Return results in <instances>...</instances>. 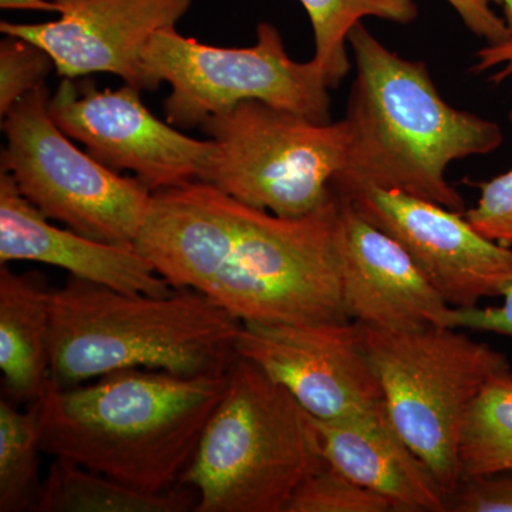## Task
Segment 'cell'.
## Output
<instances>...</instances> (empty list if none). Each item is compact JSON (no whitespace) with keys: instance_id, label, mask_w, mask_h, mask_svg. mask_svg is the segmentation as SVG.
Instances as JSON below:
<instances>
[{"instance_id":"5","label":"cell","mask_w":512,"mask_h":512,"mask_svg":"<svg viewBox=\"0 0 512 512\" xmlns=\"http://www.w3.org/2000/svg\"><path fill=\"white\" fill-rule=\"evenodd\" d=\"M325 464L311 414L238 355L180 485L197 493L195 512H286Z\"/></svg>"},{"instance_id":"22","label":"cell","mask_w":512,"mask_h":512,"mask_svg":"<svg viewBox=\"0 0 512 512\" xmlns=\"http://www.w3.org/2000/svg\"><path fill=\"white\" fill-rule=\"evenodd\" d=\"M382 495L325 464L293 495L286 512H392Z\"/></svg>"},{"instance_id":"19","label":"cell","mask_w":512,"mask_h":512,"mask_svg":"<svg viewBox=\"0 0 512 512\" xmlns=\"http://www.w3.org/2000/svg\"><path fill=\"white\" fill-rule=\"evenodd\" d=\"M311 19L315 55L330 89L340 86L350 70L349 35L365 18L409 25L419 18L414 0H299Z\"/></svg>"},{"instance_id":"13","label":"cell","mask_w":512,"mask_h":512,"mask_svg":"<svg viewBox=\"0 0 512 512\" xmlns=\"http://www.w3.org/2000/svg\"><path fill=\"white\" fill-rule=\"evenodd\" d=\"M60 18L46 23H0L3 35L45 49L59 76L110 73L124 84L154 92L143 50L160 30L175 28L191 0H53Z\"/></svg>"},{"instance_id":"24","label":"cell","mask_w":512,"mask_h":512,"mask_svg":"<svg viewBox=\"0 0 512 512\" xmlns=\"http://www.w3.org/2000/svg\"><path fill=\"white\" fill-rule=\"evenodd\" d=\"M477 204L464 215L480 234L512 249V168L491 180L476 183Z\"/></svg>"},{"instance_id":"16","label":"cell","mask_w":512,"mask_h":512,"mask_svg":"<svg viewBox=\"0 0 512 512\" xmlns=\"http://www.w3.org/2000/svg\"><path fill=\"white\" fill-rule=\"evenodd\" d=\"M313 421L326 463L382 495L394 512H447V494L396 429L386 404L350 419Z\"/></svg>"},{"instance_id":"8","label":"cell","mask_w":512,"mask_h":512,"mask_svg":"<svg viewBox=\"0 0 512 512\" xmlns=\"http://www.w3.org/2000/svg\"><path fill=\"white\" fill-rule=\"evenodd\" d=\"M143 63L154 90L165 82V120L178 130L200 128L210 117L247 100L330 123L329 84L315 60L289 57L284 37L272 23L256 28L249 47L204 45L175 28L160 30L143 50Z\"/></svg>"},{"instance_id":"7","label":"cell","mask_w":512,"mask_h":512,"mask_svg":"<svg viewBox=\"0 0 512 512\" xmlns=\"http://www.w3.org/2000/svg\"><path fill=\"white\" fill-rule=\"evenodd\" d=\"M212 141L200 181L279 215L312 214L335 195L348 151L345 121L316 123L301 114L247 100L200 126Z\"/></svg>"},{"instance_id":"20","label":"cell","mask_w":512,"mask_h":512,"mask_svg":"<svg viewBox=\"0 0 512 512\" xmlns=\"http://www.w3.org/2000/svg\"><path fill=\"white\" fill-rule=\"evenodd\" d=\"M461 481L512 470V369L478 394L461 430Z\"/></svg>"},{"instance_id":"15","label":"cell","mask_w":512,"mask_h":512,"mask_svg":"<svg viewBox=\"0 0 512 512\" xmlns=\"http://www.w3.org/2000/svg\"><path fill=\"white\" fill-rule=\"evenodd\" d=\"M16 261L56 266L74 278L121 292L168 296L175 291L136 247L104 244L50 224L20 194L13 178L2 171L0 265Z\"/></svg>"},{"instance_id":"3","label":"cell","mask_w":512,"mask_h":512,"mask_svg":"<svg viewBox=\"0 0 512 512\" xmlns=\"http://www.w3.org/2000/svg\"><path fill=\"white\" fill-rule=\"evenodd\" d=\"M227 386L221 376L128 369L96 382L50 380L35 403L43 453L147 493L180 485Z\"/></svg>"},{"instance_id":"23","label":"cell","mask_w":512,"mask_h":512,"mask_svg":"<svg viewBox=\"0 0 512 512\" xmlns=\"http://www.w3.org/2000/svg\"><path fill=\"white\" fill-rule=\"evenodd\" d=\"M56 70L52 56L42 47L5 35L0 43V116L26 94L46 84L47 76Z\"/></svg>"},{"instance_id":"14","label":"cell","mask_w":512,"mask_h":512,"mask_svg":"<svg viewBox=\"0 0 512 512\" xmlns=\"http://www.w3.org/2000/svg\"><path fill=\"white\" fill-rule=\"evenodd\" d=\"M339 200L340 285L348 319L387 332L456 328L454 308L402 245L367 221L352 202Z\"/></svg>"},{"instance_id":"29","label":"cell","mask_w":512,"mask_h":512,"mask_svg":"<svg viewBox=\"0 0 512 512\" xmlns=\"http://www.w3.org/2000/svg\"><path fill=\"white\" fill-rule=\"evenodd\" d=\"M2 9L42 10L59 13V6L53 0H0Z\"/></svg>"},{"instance_id":"31","label":"cell","mask_w":512,"mask_h":512,"mask_svg":"<svg viewBox=\"0 0 512 512\" xmlns=\"http://www.w3.org/2000/svg\"><path fill=\"white\" fill-rule=\"evenodd\" d=\"M508 120H510L512 126V110L510 111V114H508Z\"/></svg>"},{"instance_id":"30","label":"cell","mask_w":512,"mask_h":512,"mask_svg":"<svg viewBox=\"0 0 512 512\" xmlns=\"http://www.w3.org/2000/svg\"><path fill=\"white\" fill-rule=\"evenodd\" d=\"M500 3L501 9H503V19L512 39V0H500Z\"/></svg>"},{"instance_id":"25","label":"cell","mask_w":512,"mask_h":512,"mask_svg":"<svg viewBox=\"0 0 512 512\" xmlns=\"http://www.w3.org/2000/svg\"><path fill=\"white\" fill-rule=\"evenodd\" d=\"M447 512H512V470L461 481Z\"/></svg>"},{"instance_id":"26","label":"cell","mask_w":512,"mask_h":512,"mask_svg":"<svg viewBox=\"0 0 512 512\" xmlns=\"http://www.w3.org/2000/svg\"><path fill=\"white\" fill-rule=\"evenodd\" d=\"M463 25L487 45H498L511 39L503 16L495 12L500 0H446Z\"/></svg>"},{"instance_id":"21","label":"cell","mask_w":512,"mask_h":512,"mask_svg":"<svg viewBox=\"0 0 512 512\" xmlns=\"http://www.w3.org/2000/svg\"><path fill=\"white\" fill-rule=\"evenodd\" d=\"M39 414L35 404L28 412L10 402H0V512L35 510L40 480Z\"/></svg>"},{"instance_id":"6","label":"cell","mask_w":512,"mask_h":512,"mask_svg":"<svg viewBox=\"0 0 512 512\" xmlns=\"http://www.w3.org/2000/svg\"><path fill=\"white\" fill-rule=\"evenodd\" d=\"M362 329L390 419L450 497L461 484L458 448L468 410L512 369L510 360L458 328Z\"/></svg>"},{"instance_id":"18","label":"cell","mask_w":512,"mask_h":512,"mask_svg":"<svg viewBox=\"0 0 512 512\" xmlns=\"http://www.w3.org/2000/svg\"><path fill=\"white\" fill-rule=\"evenodd\" d=\"M197 503V493L187 485H177L163 493H147L55 457L33 511L185 512L194 511Z\"/></svg>"},{"instance_id":"2","label":"cell","mask_w":512,"mask_h":512,"mask_svg":"<svg viewBox=\"0 0 512 512\" xmlns=\"http://www.w3.org/2000/svg\"><path fill=\"white\" fill-rule=\"evenodd\" d=\"M349 46L356 73L343 117L348 151L333 191L348 197L366 188L396 190L466 212L447 168L494 153L503 128L448 104L426 63L393 52L362 22Z\"/></svg>"},{"instance_id":"17","label":"cell","mask_w":512,"mask_h":512,"mask_svg":"<svg viewBox=\"0 0 512 512\" xmlns=\"http://www.w3.org/2000/svg\"><path fill=\"white\" fill-rule=\"evenodd\" d=\"M50 298L42 275L0 268V370L9 396L30 406L52 380Z\"/></svg>"},{"instance_id":"4","label":"cell","mask_w":512,"mask_h":512,"mask_svg":"<svg viewBox=\"0 0 512 512\" xmlns=\"http://www.w3.org/2000/svg\"><path fill=\"white\" fill-rule=\"evenodd\" d=\"M50 379L60 387L128 369L221 376L242 323L200 292L117 291L70 276L50 298Z\"/></svg>"},{"instance_id":"9","label":"cell","mask_w":512,"mask_h":512,"mask_svg":"<svg viewBox=\"0 0 512 512\" xmlns=\"http://www.w3.org/2000/svg\"><path fill=\"white\" fill-rule=\"evenodd\" d=\"M50 96L43 84L2 117V171L47 220L104 244L136 247L153 192L74 146L50 117Z\"/></svg>"},{"instance_id":"11","label":"cell","mask_w":512,"mask_h":512,"mask_svg":"<svg viewBox=\"0 0 512 512\" xmlns=\"http://www.w3.org/2000/svg\"><path fill=\"white\" fill-rule=\"evenodd\" d=\"M237 353L282 384L313 419H350L384 406L362 325L353 320L245 322Z\"/></svg>"},{"instance_id":"10","label":"cell","mask_w":512,"mask_h":512,"mask_svg":"<svg viewBox=\"0 0 512 512\" xmlns=\"http://www.w3.org/2000/svg\"><path fill=\"white\" fill-rule=\"evenodd\" d=\"M140 90L97 89L93 80L63 77L50 96L57 127L86 147L87 153L116 173L131 171L151 192L200 180L212 141L185 136L154 116Z\"/></svg>"},{"instance_id":"1","label":"cell","mask_w":512,"mask_h":512,"mask_svg":"<svg viewBox=\"0 0 512 512\" xmlns=\"http://www.w3.org/2000/svg\"><path fill=\"white\" fill-rule=\"evenodd\" d=\"M338 194L286 218L195 180L153 192L136 248L174 289L207 296L239 322L350 320L343 309Z\"/></svg>"},{"instance_id":"12","label":"cell","mask_w":512,"mask_h":512,"mask_svg":"<svg viewBox=\"0 0 512 512\" xmlns=\"http://www.w3.org/2000/svg\"><path fill=\"white\" fill-rule=\"evenodd\" d=\"M342 198L402 245L451 308L501 296L512 278V249L485 238L464 212L382 188Z\"/></svg>"},{"instance_id":"27","label":"cell","mask_w":512,"mask_h":512,"mask_svg":"<svg viewBox=\"0 0 512 512\" xmlns=\"http://www.w3.org/2000/svg\"><path fill=\"white\" fill-rule=\"evenodd\" d=\"M501 298L503 303L493 308H454V326L512 338V278L505 284Z\"/></svg>"},{"instance_id":"28","label":"cell","mask_w":512,"mask_h":512,"mask_svg":"<svg viewBox=\"0 0 512 512\" xmlns=\"http://www.w3.org/2000/svg\"><path fill=\"white\" fill-rule=\"evenodd\" d=\"M471 72L487 74L488 82L497 86L512 80V39L478 50Z\"/></svg>"}]
</instances>
